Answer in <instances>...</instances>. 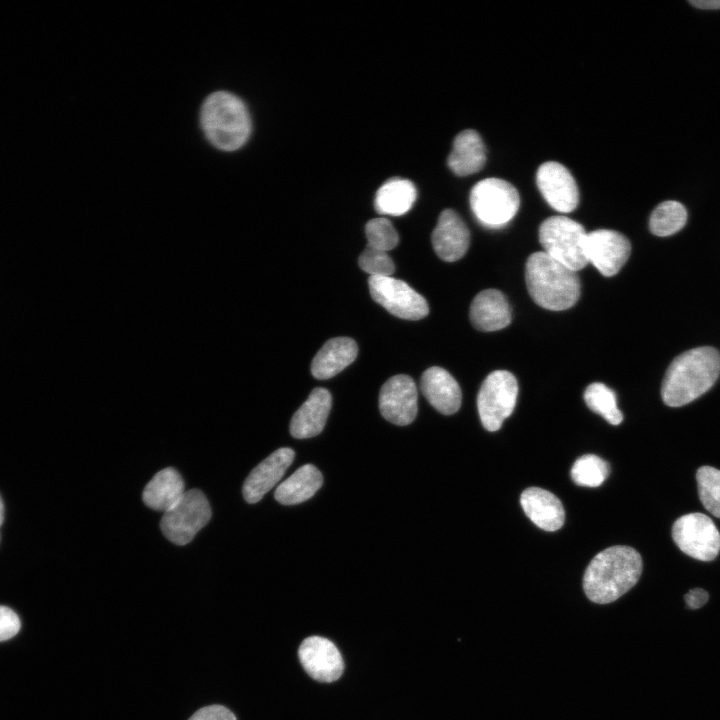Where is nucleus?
Listing matches in <instances>:
<instances>
[{
    "mask_svg": "<svg viewBox=\"0 0 720 720\" xmlns=\"http://www.w3.org/2000/svg\"><path fill=\"white\" fill-rule=\"evenodd\" d=\"M365 233L369 246L389 251L395 248L399 242V235L392 223L383 217L374 218L367 222Z\"/></svg>",
    "mask_w": 720,
    "mask_h": 720,
    "instance_id": "nucleus-30",
    "label": "nucleus"
},
{
    "mask_svg": "<svg viewBox=\"0 0 720 720\" xmlns=\"http://www.w3.org/2000/svg\"><path fill=\"white\" fill-rule=\"evenodd\" d=\"M184 493L181 475L176 469L168 467L157 472L145 486L142 500L149 508L166 512L179 502Z\"/></svg>",
    "mask_w": 720,
    "mask_h": 720,
    "instance_id": "nucleus-23",
    "label": "nucleus"
},
{
    "mask_svg": "<svg viewBox=\"0 0 720 720\" xmlns=\"http://www.w3.org/2000/svg\"><path fill=\"white\" fill-rule=\"evenodd\" d=\"M672 537L679 549L701 561H711L720 551V533L714 522L703 513H689L678 518Z\"/></svg>",
    "mask_w": 720,
    "mask_h": 720,
    "instance_id": "nucleus-9",
    "label": "nucleus"
},
{
    "mask_svg": "<svg viewBox=\"0 0 720 720\" xmlns=\"http://www.w3.org/2000/svg\"><path fill=\"white\" fill-rule=\"evenodd\" d=\"M642 573L640 554L630 546L616 545L599 552L583 576V589L594 603H611L628 592Z\"/></svg>",
    "mask_w": 720,
    "mask_h": 720,
    "instance_id": "nucleus-1",
    "label": "nucleus"
},
{
    "mask_svg": "<svg viewBox=\"0 0 720 720\" xmlns=\"http://www.w3.org/2000/svg\"><path fill=\"white\" fill-rule=\"evenodd\" d=\"M470 244L469 230L461 217L452 209L439 215L432 233V245L437 256L454 262L462 258Z\"/></svg>",
    "mask_w": 720,
    "mask_h": 720,
    "instance_id": "nucleus-16",
    "label": "nucleus"
},
{
    "mask_svg": "<svg viewBox=\"0 0 720 720\" xmlns=\"http://www.w3.org/2000/svg\"><path fill=\"white\" fill-rule=\"evenodd\" d=\"M4 521V504L2 501V498L0 496V527L2 526Z\"/></svg>",
    "mask_w": 720,
    "mask_h": 720,
    "instance_id": "nucleus-36",
    "label": "nucleus"
},
{
    "mask_svg": "<svg viewBox=\"0 0 720 720\" xmlns=\"http://www.w3.org/2000/svg\"><path fill=\"white\" fill-rule=\"evenodd\" d=\"M690 4L699 9H720V0H694L690 1Z\"/></svg>",
    "mask_w": 720,
    "mask_h": 720,
    "instance_id": "nucleus-35",
    "label": "nucleus"
},
{
    "mask_svg": "<svg viewBox=\"0 0 720 720\" xmlns=\"http://www.w3.org/2000/svg\"><path fill=\"white\" fill-rule=\"evenodd\" d=\"M416 197V188L411 181L400 178L390 179L378 189L375 209L383 215L400 216L411 209Z\"/></svg>",
    "mask_w": 720,
    "mask_h": 720,
    "instance_id": "nucleus-25",
    "label": "nucleus"
},
{
    "mask_svg": "<svg viewBox=\"0 0 720 720\" xmlns=\"http://www.w3.org/2000/svg\"><path fill=\"white\" fill-rule=\"evenodd\" d=\"M608 475V463L594 454L581 456L571 468V478L579 486L598 487Z\"/></svg>",
    "mask_w": 720,
    "mask_h": 720,
    "instance_id": "nucleus-28",
    "label": "nucleus"
},
{
    "mask_svg": "<svg viewBox=\"0 0 720 720\" xmlns=\"http://www.w3.org/2000/svg\"><path fill=\"white\" fill-rule=\"evenodd\" d=\"M585 250L588 263L606 277L619 272L630 256L631 245L618 231L598 229L587 233Z\"/></svg>",
    "mask_w": 720,
    "mask_h": 720,
    "instance_id": "nucleus-11",
    "label": "nucleus"
},
{
    "mask_svg": "<svg viewBox=\"0 0 720 720\" xmlns=\"http://www.w3.org/2000/svg\"><path fill=\"white\" fill-rule=\"evenodd\" d=\"M212 512L206 496L198 489L185 491L179 502L164 512L160 528L176 545L188 544L209 522Z\"/></svg>",
    "mask_w": 720,
    "mask_h": 720,
    "instance_id": "nucleus-8",
    "label": "nucleus"
},
{
    "mask_svg": "<svg viewBox=\"0 0 720 720\" xmlns=\"http://www.w3.org/2000/svg\"><path fill=\"white\" fill-rule=\"evenodd\" d=\"M708 598V593L701 588L692 589L684 596L686 605L691 609H698L702 607L706 604Z\"/></svg>",
    "mask_w": 720,
    "mask_h": 720,
    "instance_id": "nucleus-34",
    "label": "nucleus"
},
{
    "mask_svg": "<svg viewBox=\"0 0 720 720\" xmlns=\"http://www.w3.org/2000/svg\"><path fill=\"white\" fill-rule=\"evenodd\" d=\"M381 415L389 422L405 426L417 414V389L414 380L405 374L389 378L379 393Z\"/></svg>",
    "mask_w": 720,
    "mask_h": 720,
    "instance_id": "nucleus-12",
    "label": "nucleus"
},
{
    "mask_svg": "<svg viewBox=\"0 0 720 720\" xmlns=\"http://www.w3.org/2000/svg\"><path fill=\"white\" fill-rule=\"evenodd\" d=\"M520 503L526 516L539 528L556 531L563 526V505L551 492L539 487L527 488L521 494Z\"/></svg>",
    "mask_w": 720,
    "mask_h": 720,
    "instance_id": "nucleus-20",
    "label": "nucleus"
},
{
    "mask_svg": "<svg viewBox=\"0 0 720 720\" xmlns=\"http://www.w3.org/2000/svg\"><path fill=\"white\" fill-rule=\"evenodd\" d=\"M358 263L364 272L373 277H389L395 270L394 263L387 252L369 245L360 254Z\"/></svg>",
    "mask_w": 720,
    "mask_h": 720,
    "instance_id": "nucleus-31",
    "label": "nucleus"
},
{
    "mask_svg": "<svg viewBox=\"0 0 720 720\" xmlns=\"http://www.w3.org/2000/svg\"><path fill=\"white\" fill-rule=\"evenodd\" d=\"M586 236L584 227L566 216H551L539 227L543 252L576 272L588 264Z\"/></svg>",
    "mask_w": 720,
    "mask_h": 720,
    "instance_id": "nucleus-5",
    "label": "nucleus"
},
{
    "mask_svg": "<svg viewBox=\"0 0 720 720\" xmlns=\"http://www.w3.org/2000/svg\"><path fill=\"white\" fill-rule=\"evenodd\" d=\"M358 346L348 337L328 340L315 355L311 373L316 379H329L350 365L357 357Z\"/></svg>",
    "mask_w": 720,
    "mask_h": 720,
    "instance_id": "nucleus-21",
    "label": "nucleus"
},
{
    "mask_svg": "<svg viewBox=\"0 0 720 720\" xmlns=\"http://www.w3.org/2000/svg\"><path fill=\"white\" fill-rule=\"evenodd\" d=\"M332 397L325 388H315L306 401L294 413L290 433L294 438L305 439L320 434L326 424Z\"/></svg>",
    "mask_w": 720,
    "mask_h": 720,
    "instance_id": "nucleus-17",
    "label": "nucleus"
},
{
    "mask_svg": "<svg viewBox=\"0 0 720 720\" xmlns=\"http://www.w3.org/2000/svg\"><path fill=\"white\" fill-rule=\"evenodd\" d=\"M201 124L211 144L223 151L242 147L251 132L245 104L226 91L212 93L206 98L201 109Z\"/></svg>",
    "mask_w": 720,
    "mask_h": 720,
    "instance_id": "nucleus-4",
    "label": "nucleus"
},
{
    "mask_svg": "<svg viewBox=\"0 0 720 720\" xmlns=\"http://www.w3.org/2000/svg\"><path fill=\"white\" fill-rule=\"evenodd\" d=\"M525 280L534 302L548 310H566L580 297L581 284L576 271L543 251L528 257Z\"/></svg>",
    "mask_w": 720,
    "mask_h": 720,
    "instance_id": "nucleus-3",
    "label": "nucleus"
},
{
    "mask_svg": "<svg viewBox=\"0 0 720 720\" xmlns=\"http://www.w3.org/2000/svg\"><path fill=\"white\" fill-rule=\"evenodd\" d=\"M537 186L546 202L562 213L573 211L579 202V191L570 171L562 164L548 161L539 166Z\"/></svg>",
    "mask_w": 720,
    "mask_h": 720,
    "instance_id": "nucleus-13",
    "label": "nucleus"
},
{
    "mask_svg": "<svg viewBox=\"0 0 720 720\" xmlns=\"http://www.w3.org/2000/svg\"><path fill=\"white\" fill-rule=\"evenodd\" d=\"M188 720H237V718L229 708L213 704L200 708Z\"/></svg>",
    "mask_w": 720,
    "mask_h": 720,
    "instance_id": "nucleus-33",
    "label": "nucleus"
},
{
    "mask_svg": "<svg viewBox=\"0 0 720 720\" xmlns=\"http://www.w3.org/2000/svg\"><path fill=\"white\" fill-rule=\"evenodd\" d=\"M20 627L18 615L11 608L0 605V642L14 637Z\"/></svg>",
    "mask_w": 720,
    "mask_h": 720,
    "instance_id": "nucleus-32",
    "label": "nucleus"
},
{
    "mask_svg": "<svg viewBox=\"0 0 720 720\" xmlns=\"http://www.w3.org/2000/svg\"><path fill=\"white\" fill-rule=\"evenodd\" d=\"M295 452L282 447L260 462L248 475L243 484V496L248 503H257L282 478L292 464Z\"/></svg>",
    "mask_w": 720,
    "mask_h": 720,
    "instance_id": "nucleus-15",
    "label": "nucleus"
},
{
    "mask_svg": "<svg viewBox=\"0 0 720 720\" xmlns=\"http://www.w3.org/2000/svg\"><path fill=\"white\" fill-rule=\"evenodd\" d=\"M421 390L428 402L440 413L451 415L461 406L460 386L445 369L433 366L421 377Z\"/></svg>",
    "mask_w": 720,
    "mask_h": 720,
    "instance_id": "nucleus-18",
    "label": "nucleus"
},
{
    "mask_svg": "<svg viewBox=\"0 0 720 720\" xmlns=\"http://www.w3.org/2000/svg\"><path fill=\"white\" fill-rule=\"evenodd\" d=\"M687 211L678 201L668 200L660 203L652 211L649 219L650 231L659 237L673 235L686 224Z\"/></svg>",
    "mask_w": 720,
    "mask_h": 720,
    "instance_id": "nucleus-26",
    "label": "nucleus"
},
{
    "mask_svg": "<svg viewBox=\"0 0 720 720\" xmlns=\"http://www.w3.org/2000/svg\"><path fill=\"white\" fill-rule=\"evenodd\" d=\"M302 667L319 682H333L343 673L344 662L335 644L320 636L303 640L298 650Z\"/></svg>",
    "mask_w": 720,
    "mask_h": 720,
    "instance_id": "nucleus-14",
    "label": "nucleus"
},
{
    "mask_svg": "<svg viewBox=\"0 0 720 720\" xmlns=\"http://www.w3.org/2000/svg\"><path fill=\"white\" fill-rule=\"evenodd\" d=\"M368 285L373 300L396 317L419 320L429 313L426 299L403 280L370 276Z\"/></svg>",
    "mask_w": 720,
    "mask_h": 720,
    "instance_id": "nucleus-10",
    "label": "nucleus"
},
{
    "mask_svg": "<svg viewBox=\"0 0 720 720\" xmlns=\"http://www.w3.org/2000/svg\"><path fill=\"white\" fill-rule=\"evenodd\" d=\"M470 206L477 220L488 228H500L510 222L520 206L517 189L508 181L486 178L470 192Z\"/></svg>",
    "mask_w": 720,
    "mask_h": 720,
    "instance_id": "nucleus-6",
    "label": "nucleus"
},
{
    "mask_svg": "<svg viewBox=\"0 0 720 720\" xmlns=\"http://www.w3.org/2000/svg\"><path fill=\"white\" fill-rule=\"evenodd\" d=\"M518 383L506 370L491 372L483 381L477 396V408L483 427L497 431L516 405Z\"/></svg>",
    "mask_w": 720,
    "mask_h": 720,
    "instance_id": "nucleus-7",
    "label": "nucleus"
},
{
    "mask_svg": "<svg viewBox=\"0 0 720 720\" xmlns=\"http://www.w3.org/2000/svg\"><path fill=\"white\" fill-rule=\"evenodd\" d=\"M470 321L480 331L491 332L505 328L511 322V308L505 295L497 289L478 293L470 306Z\"/></svg>",
    "mask_w": 720,
    "mask_h": 720,
    "instance_id": "nucleus-19",
    "label": "nucleus"
},
{
    "mask_svg": "<svg viewBox=\"0 0 720 720\" xmlns=\"http://www.w3.org/2000/svg\"><path fill=\"white\" fill-rule=\"evenodd\" d=\"M699 498L707 511L720 518V470L702 466L696 473Z\"/></svg>",
    "mask_w": 720,
    "mask_h": 720,
    "instance_id": "nucleus-29",
    "label": "nucleus"
},
{
    "mask_svg": "<svg viewBox=\"0 0 720 720\" xmlns=\"http://www.w3.org/2000/svg\"><path fill=\"white\" fill-rule=\"evenodd\" d=\"M323 484L321 472L311 464H305L284 480L274 493L283 505H294L310 499Z\"/></svg>",
    "mask_w": 720,
    "mask_h": 720,
    "instance_id": "nucleus-24",
    "label": "nucleus"
},
{
    "mask_svg": "<svg viewBox=\"0 0 720 720\" xmlns=\"http://www.w3.org/2000/svg\"><path fill=\"white\" fill-rule=\"evenodd\" d=\"M584 400L590 410L602 416L612 425H619L623 414L618 409L613 390L600 382L591 383L584 392Z\"/></svg>",
    "mask_w": 720,
    "mask_h": 720,
    "instance_id": "nucleus-27",
    "label": "nucleus"
},
{
    "mask_svg": "<svg viewBox=\"0 0 720 720\" xmlns=\"http://www.w3.org/2000/svg\"><path fill=\"white\" fill-rule=\"evenodd\" d=\"M720 375V354L710 346L690 349L669 365L661 387L663 402L686 405L707 392Z\"/></svg>",
    "mask_w": 720,
    "mask_h": 720,
    "instance_id": "nucleus-2",
    "label": "nucleus"
},
{
    "mask_svg": "<svg viewBox=\"0 0 720 720\" xmlns=\"http://www.w3.org/2000/svg\"><path fill=\"white\" fill-rule=\"evenodd\" d=\"M486 162L484 142L473 129L460 132L453 141L448 157L449 168L459 176H467L480 171Z\"/></svg>",
    "mask_w": 720,
    "mask_h": 720,
    "instance_id": "nucleus-22",
    "label": "nucleus"
}]
</instances>
